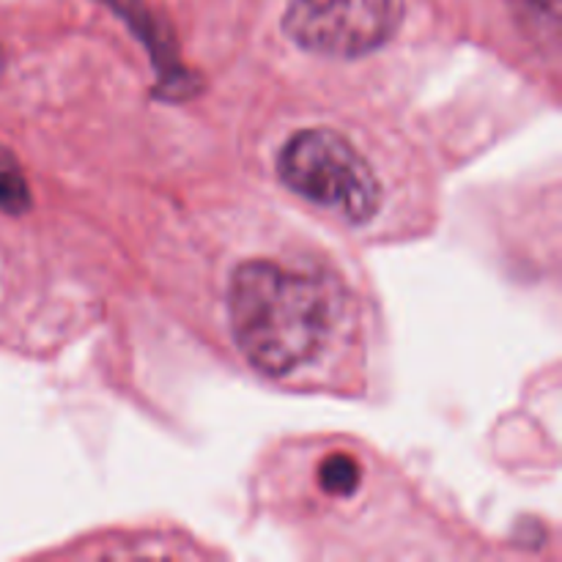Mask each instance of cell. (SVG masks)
<instances>
[{"mask_svg":"<svg viewBox=\"0 0 562 562\" xmlns=\"http://www.w3.org/2000/svg\"><path fill=\"white\" fill-rule=\"evenodd\" d=\"M231 333L256 371L289 376L316 360L338 316L333 285L274 261H247L231 278Z\"/></svg>","mask_w":562,"mask_h":562,"instance_id":"6da1fadb","label":"cell"},{"mask_svg":"<svg viewBox=\"0 0 562 562\" xmlns=\"http://www.w3.org/2000/svg\"><path fill=\"white\" fill-rule=\"evenodd\" d=\"M285 187L316 206L362 225L376 217L382 187L360 151L333 130H302L289 137L278 157Z\"/></svg>","mask_w":562,"mask_h":562,"instance_id":"7a4b0ae2","label":"cell"},{"mask_svg":"<svg viewBox=\"0 0 562 562\" xmlns=\"http://www.w3.org/2000/svg\"><path fill=\"white\" fill-rule=\"evenodd\" d=\"M401 22V0H291L283 27L300 47L360 58L382 47Z\"/></svg>","mask_w":562,"mask_h":562,"instance_id":"3957f363","label":"cell"},{"mask_svg":"<svg viewBox=\"0 0 562 562\" xmlns=\"http://www.w3.org/2000/svg\"><path fill=\"white\" fill-rule=\"evenodd\" d=\"M27 206H31V192H27L25 176L16 159L0 146V212L22 214Z\"/></svg>","mask_w":562,"mask_h":562,"instance_id":"277c9868","label":"cell"},{"mask_svg":"<svg viewBox=\"0 0 562 562\" xmlns=\"http://www.w3.org/2000/svg\"><path fill=\"white\" fill-rule=\"evenodd\" d=\"M360 475H362L360 464H357L351 456L340 453V456H329V459L324 461L322 472H318V483H322L324 492L346 497V494H351L357 486H360Z\"/></svg>","mask_w":562,"mask_h":562,"instance_id":"5b68a950","label":"cell"}]
</instances>
